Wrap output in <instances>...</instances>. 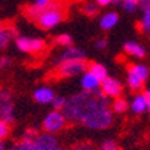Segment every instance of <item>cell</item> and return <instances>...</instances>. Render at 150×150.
<instances>
[{"instance_id": "cell-39", "label": "cell", "mask_w": 150, "mask_h": 150, "mask_svg": "<svg viewBox=\"0 0 150 150\" xmlns=\"http://www.w3.org/2000/svg\"><path fill=\"white\" fill-rule=\"evenodd\" d=\"M123 1H134V3H138L139 0H123Z\"/></svg>"}, {"instance_id": "cell-5", "label": "cell", "mask_w": 150, "mask_h": 150, "mask_svg": "<svg viewBox=\"0 0 150 150\" xmlns=\"http://www.w3.org/2000/svg\"><path fill=\"white\" fill-rule=\"evenodd\" d=\"M35 150H64L58 138L54 134L42 133L37 135L33 141Z\"/></svg>"}, {"instance_id": "cell-40", "label": "cell", "mask_w": 150, "mask_h": 150, "mask_svg": "<svg viewBox=\"0 0 150 150\" xmlns=\"http://www.w3.org/2000/svg\"><path fill=\"white\" fill-rule=\"evenodd\" d=\"M3 28L4 27H3V25H1V22H0V30H3Z\"/></svg>"}, {"instance_id": "cell-36", "label": "cell", "mask_w": 150, "mask_h": 150, "mask_svg": "<svg viewBox=\"0 0 150 150\" xmlns=\"http://www.w3.org/2000/svg\"><path fill=\"white\" fill-rule=\"evenodd\" d=\"M95 3L98 4V6H110L112 3V0H96Z\"/></svg>"}, {"instance_id": "cell-38", "label": "cell", "mask_w": 150, "mask_h": 150, "mask_svg": "<svg viewBox=\"0 0 150 150\" xmlns=\"http://www.w3.org/2000/svg\"><path fill=\"white\" fill-rule=\"evenodd\" d=\"M120 1H122V0H112L111 4H115V6H118V4H120Z\"/></svg>"}, {"instance_id": "cell-7", "label": "cell", "mask_w": 150, "mask_h": 150, "mask_svg": "<svg viewBox=\"0 0 150 150\" xmlns=\"http://www.w3.org/2000/svg\"><path fill=\"white\" fill-rule=\"evenodd\" d=\"M87 69V62L84 59L80 61H65L58 65V74L61 77H73L81 74Z\"/></svg>"}, {"instance_id": "cell-20", "label": "cell", "mask_w": 150, "mask_h": 150, "mask_svg": "<svg viewBox=\"0 0 150 150\" xmlns=\"http://www.w3.org/2000/svg\"><path fill=\"white\" fill-rule=\"evenodd\" d=\"M127 108H129V104L122 98H116L112 103V111L116 112V114H123V112H126Z\"/></svg>"}, {"instance_id": "cell-26", "label": "cell", "mask_w": 150, "mask_h": 150, "mask_svg": "<svg viewBox=\"0 0 150 150\" xmlns=\"http://www.w3.org/2000/svg\"><path fill=\"white\" fill-rule=\"evenodd\" d=\"M65 101H67V99L62 98V96H54V99L52 100V104L56 111H62L64 105H65Z\"/></svg>"}, {"instance_id": "cell-32", "label": "cell", "mask_w": 150, "mask_h": 150, "mask_svg": "<svg viewBox=\"0 0 150 150\" xmlns=\"http://www.w3.org/2000/svg\"><path fill=\"white\" fill-rule=\"evenodd\" d=\"M95 47L98 50H104L107 47V41L105 39H98V41L95 42Z\"/></svg>"}, {"instance_id": "cell-28", "label": "cell", "mask_w": 150, "mask_h": 150, "mask_svg": "<svg viewBox=\"0 0 150 150\" xmlns=\"http://www.w3.org/2000/svg\"><path fill=\"white\" fill-rule=\"evenodd\" d=\"M101 150H119L118 143L112 139H105L101 143Z\"/></svg>"}, {"instance_id": "cell-9", "label": "cell", "mask_w": 150, "mask_h": 150, "mask_svg": "<svg viewBox=\"0 0 150 150\" xmlns=\"http://www.w3.org/2000/svg\"><path fill=\"white\" fill-rule=\"evenodd\" d=\"M100 87H101L100 91L108 99L110 98L116 99L120 96V93H122V84H120L119 80L114 79V77H105L104 80H101Z\"/></svg>"}, {"instance_id": "cell-15", "label": "cell", "mask_w": 150, "mask_h": 150, "mask_svg": "<svg viewBox=\"0 0 150 150\" xmlns=\"http://www.w3.org/2000/svg\"><path fill=\"white\" fill-rule=\"evenodd\" d=\"M119 22V15L116 12H107L101 16L100 19V27L103 30H111L116 26Z\"/></svg>"}, {"instance_id": "cell-25", "label": "cell", "mask_w": 150, "mask_h": 150, "mask_svg": "<svg viewBox=\"0 0 150 150\" xmlns=\"http://www.w3.org/2000/svg\"><path fill=\"white\" fill-rule=\"evenodd\" d=\"M56 43L59 46L69 47L70 43H72V37L69 34H59L58 37H56Z\"/></svg>"}, {"instance_id": "cell-18", "label": "cell", "mask_w": 150, "mask_h": 150, "mask_svg": "<svg viewBox=\"0 0 150 150\" xmlns=\"http://www.w3.org/2000/svg\"><path fill=\"white\" fill-rule=\"evenodd\" d=\"M127 84H129V87L133 89V91H141V89H143V84H145V81L141 80L138 76H135V74L130 73L129 72V76H127Z\"/></svg>"}, {"instance_id": "cell-31", "label": "cell", "mask_w": 150, "mask_h": 150, "mask_svg": "<svg viewBox=\"0 0 150 150\" xmlns=\"http://www.w3.org/2000/svg\"><path fill=\"white\" fill-rule=\"evenodd\" d=\"M138 7H139L143 12L150 11V0H139V1H138Z\"/></svg>"}, {"instance_id": "cell-2", "label": "cell", "mask_w": 150, "mask_h": 150, "mask_svg": "<svg viewBox=\"0 0 150 150\" xmlns=\"http://www.w3.org/2000/svg\"><path fill=\"white\" fill-rule=\"evenodd\" d=\"M114 122L111 110L107 105H99L95 107L91 111H88L85 115L81 118L80 123L88 129L93 130H104L108 129Z\"/></svg>"}, {"instance_id": "cell-16", "label": "cell", "mask_w": 150, "mask_h": 150, "mask_svg": "<svg viewBox=\"0 0 150 150\" xmlns=\"http://www.w3.org/2000/svg\"><path fill=\"white\" fill-rule=\"evenodd\" d=\"M129 72L138 76L143 81H146L147 77H149V68L146 65H143V64H134V65H131L129 68Z\"/></svg>"}, {"instance_id": "cell-6", "label": "cell", "mask_w": 150, "mask_h": 150, "mask_svg": "<svg viewBox=\"0 0 150 150\" xmlns=\"http://www.w3.org/2000/svg\"><path fill=\"white\" fill-rule=\"evenodd\" d=\"M18 49L23 53H41L46 47V43L41 38L31 37H18L16 38Z\"/></svg>"}, {"instance_id": "cell-22", "label": "cell", "mask_w": 150, "mask_h": 150, "mask_svg": "<svg viewBox=\"0 0 150 150\" xmlns=\"http://www.w3.org/2000/svg\"><path fill=\"white\" fill-rule=\"evenodd\" d=\"M45 10H46V7L43 8V7H38V6L33 4V6H28V7H27L26 14H27L28 18H31V19H37V18H38Z\"/></svg>"}, {"instance_id": "cell-19", "label": "cell", "mask_w": 150, "mask_h": 150, "mask_svg": "<svg viewBox=\"0 0 150 150\" xmlns=\"http://www.w3.org/2000/svg\"><path fill=\"white\" fill-rule=\"evenodd\" d=\"M14 34H15L14 30H6V28L0 30V50H3L7 47L11 41V37Z\"/></svg>"}, {"instance_id": "cell-11", "label": "cell", "mask_w": 150, "mask_h": 150, "mask_svg": "<svg viewBox=\"0 0 150 150\" xmlns=\"http://www.w3.org/2000/svg\"><path fill=\"white\" fill-rule=\"evenodd\" d=\"M85 58V52L79 47H67L58 57V64L65 62V61H80V59Z\"/></svg>"}, {"instance_id": "cell-13", "label": "cell", "mask_w": 150, "mask_h": 150, "mask_svg": "<svg viewBox=\"0 0 150 150\" xmlns=\"http://www.w3.org/2000/svg\"><path fill=\"white\" fill-rule=\"evenodd\" d=\"M81 87H83L84 92H93L100 88V80L96 76H93L89 70H87V72H84L83 77H81Z\"/></svg>"}, {"instance_id": "cell-12", "label": "cell", "mask_w": 150, "mask_h": 150, "mask_svg": "<svg viewBox=\"0 0 150 150\" xmlns=\"http://www.w3.org/2000/svg\"><path fill=\"white\" fill-rule=\"evenodd\" d=\"M54 96H56L54 91L49 87L37 88V89L34 91V93H33L34 100L37 101V103H39V104H49V103H52V100L54 99Z\"/></svg>"}, {"instance_id": "cell-37", "label": "cell", "mask_w": 150, "mask_h": 150, "mask_svg": "<svg viewBox=\"0 0 150 150\" xmlns=\"http://www.w3.org/2000/svg\"><path fill=\"white\" fill-rule=\"evenodd\" d=\"M0 150H6V146H4L3 141H0Z\"/></svg>"}, {"instance_id": "cell-24", "label": "cell", "mask_w": 150, "mask_h": 150, "mask_svg": "<svg viewBox=\"0 0 150 150\" xmlns=\"http://www.w3.org/2000/svg\"><path fill=\"white\" fill-rule=\"evenodd\" d=\"M11 150H35L33 141H21V142L15 143L11 147Z\"/></svg>"}, {"instance_id": "cell-1", "label": "cell", "mask_w": 150, "mask_h": 150, "mask_svg": "<svg viewBox=\"0 0 150 150\" xmlns=\"http://www.w3.org/2000/svg\"><path fill=\"white\" fill-rule=\"evenodd\" d=\"M99 105L110 107V99L104 96L100 89H96L93 92H81L67 99L61 112L64 114L67 122L77 123L88 111Z\"/></svg>"}, {"instance_id": "cell-27", "label": "cell", "mask_w": 150, "mask_h": 150, "mask_svg": "<svg viewBox=\"0 0 150 150\" xmlns=\"http://www.w3.org/2000/svg\"><path fill=\"white\" fill-rule=\"evenodd\" d=\"M8 134H10V125L0 119V141H3L4 138H7Z\"/></svg>"}, {"instance_id": "cell-14", "label": "cell", "mask_w": 150, "mask_h": 150, "mask_svg": "<svg viewBox=\"0 0 150 150\" xmlns=\"http://www.w3.org/2000/svg\"><path fill=\"white\" fill-rule=\"evenodd\" d=\"M123 49L125 52L129 54V56H133L137 57V58H143L146 56V50L143 47L142 45H139L138 42H134V41H127L123 45Z\"/></svg>"}, {"instance_id": "cell-34", "label": "cell", "mask_w": 150, "mask_h": 150, "mask_svg": "<svg viewBox=\"0 0 150 150\" xmlns=\"http://www.w3.org/2000/svg\"><path fill=\"white\" fill-rule=\"evenodd\" d=\"M70 150H92V146L88 145V143H80V145H77L76 147H73Z\"/></svg>"}, {"instance_id": "cell-3", "label": "cell", "mask_w": 150, "mask_h": 150, "mask_svg": "<svg viewBox=\"0 0 150 150\" xmlns=\"http://www.w3.org/2000/svg\"><path fill=\"white\" fill-rule=\"evenodd\" d=\"M64 19V12L59 10V7L54 3H50L46 10L37 18V22L42 28L49 30V28L56 27L57 25L61 23V21Z\"/></svg>"}, {"instance_id": "cell-35", "label": "cell", "mask_w": 150, "mask_h": 150, "mask_svg": "<svg viewBox=\"0 0 150 150\" xmlns=\"http://www.w3.org/2000/svg\"><path fill=\"white\" fill-rule=\"evenodd\" d=\"M8 64H10V58H8V57H1V58H0V69L4 67H7Z\"/></svg>"}, {"instance_id": "cell-17", "label": "cell", "mask_w": 150, "mask_h": 150, "mask_svg": "<svg viewBox=\"0 0 150 150\" xmlns=\"http://www.w3.org/2000/svg\"><path fill=\"white\" fill-rule=\"evenodd\" d=\"M89 72H91L93 76H96L100 80H104L105 77H108V72H107V69H105V67L103 65V64H99V62H93L89 65Z\"/></svg>"}, {"instance_id": "cell-23", "label": "cell", "mask_w": 150, "mask_h": 150, "mask_svg": "<svg viewBox=\"0 0 150 150\" xmlns=\"http://www.w3.org/2000/svg\"><path fill=\"white\" fill-rule=\"evenodd\" d=\"M139 28H141V31H143V33L150 31V11L143 12L142 18H141V21H139Z\"/></svg>"}, {"instance_id": "cell-21", "label": "cell", "mask_w": 150, "mask_h": 150, "mask_svg": "<svg viewBox=\"0 0 150 150\" xmlns=\"http://www.w3.org/2000/svg\"><path fill=\"white\" fill-rule=\"evenodd\" d=\"M83 12L88 16H95L99 12V6L95 1H87L83 6Z\"/></svg>"}, {"instance_id": "cell-30", "label": "cell", "mask_w": 150, "mask_h": 150, "mask_svg": "<svg viewBox=\"0 0 150 150\" xmlns=\"http://www.w3.org/2000/svg\"><path fill=\"white\" fill-rule=\"evenodd\" d=\"M35 137H37V133H35V130L28 129V130H26L25 134H23V141H34Z\"/></svg>"}, {"instance_id": "cell-33", "label": "cell", "mask_w": 150, "mask_h": 150, "mask_svg": "<svg viewBox=\"0 0 150 150\" xmlns=\"http://www.w3.org/2000/svg\"><path fill=\"white\" fill-rule=\"evenodd\" d=\"M52 3V0H34V4L35 6H38V7H47L49 4Z\"/></svg>"}, {"instance_id": "cell-4", "label": "cell", "mask_w": 150, "mask_h": 150, "mask_svg": "<svg viewBox=\"0 0 150 150\" xmlns=\"http://www.w3.org/2000/svg\"><path fill=\"white\" fill-rule=\"evenodd\" d=\"M67 125V119L64 116L61 111H52L45 116L43 122H42V127L45 130V133L49 134H56L65 127Z\"/></svg>"}, {"instance_id": "cell-10", "label": "cell", "mask_w": 150, "mask_h": 150, "mask_svg": "<svg viewBox=\"0 0 150 150\" xmlns=\"http://www.w3.org/2000/svg\"><path fill=\"white\" fill-rule=\"evenodd\" d=\"M129 107L131 108V111H133L134 114H137V115L146 112L150 107V91L149 89H145L143 93L137 95Z\"/></svg>"}, {"instance_id": "cell-8", "label": "cell", "mask_w": 150, "mask_h": 150, "mask_svg": "<svg viewBox=\"0 0 150 150\" xmlns=\"http://www.w3.org/2000/svg\"><path fill=\"white\" fill-rule=\"evenodd\" d=\"M0 119L8 125L14 122V104L8 91H0Z\"/></svg>"}, {"instance_id": "cell-29", "label": "cell", "mask_w": 150, "mask_h": 150, "mask_svg": "<svg viewBox=\"0 0 150 150\" xmlns=\"http://www.w3.org/2000/svg\"><path fill=\"white\" fill-rule=\"evenodd\" d=\"M123 8H125L126 12H135L137 8H138V3H134V1H123Z\"/></svg>"}]
</instances>
